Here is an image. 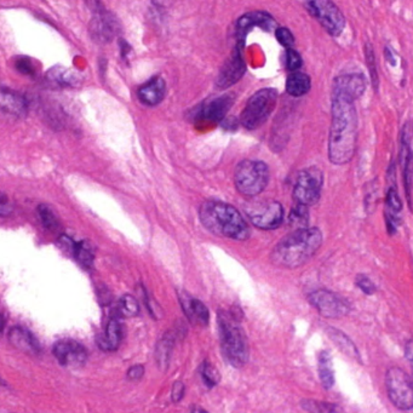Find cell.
I'll return each mask as SVG.
<instances>
[{
	"label": "cell",
	"mask_w": 413,
	"mask_h": 413,
	"mask_svg": "<svg viewBox=\"0 0 413 413\" xmlns=\"http://www.w3.org/2000/svg\"><path fill=\"white\" fill-rule=\"evenodd\" d=\"M355 99L332 93V123L329 130V157L335 165H345L354 157L358 137Z\"/></svg>",
	"instance_id": "obj_1"
},
{
	"label": "cell",
	"mask_w": 413,
	"mask_h": 413,
	"mask_svg": "<svg viewBox=\"0 0 413 413\" xmlns=\"http://www.w3.org/2000/svg\"><path fill=\"white\" fill-rule=\"evenodd\" d=\"M323 244V233L318 228H298L276 244L271 253L274 266L296 269L305 265Z\"/></svg>",
	"instance_id": "obj_2"
},
{
	"label": "cell",
	"mask_w": 413,
	"mask_h": 413,
	"mask_svg": "<svg viewBox=\"0 0 413 413\" xmlns=\"http://www.w3.org/2000/svg\"><path fill=\"white\" fill-rule=\"evenodd\" d=\"M199 218L207 231L233 240L244 241L250 236V228L236 207L216 200H207L199 209Z\"/></svg>",
	"instance_id": "obj_3"
},
{
	"label": "cell",
	"mask_w": 413,
	"mask_h": 413,
	"mask_svg": "<svg viewBox=\"0 0 413 413\" xmlns=\"http://www.w3.org/2000/svg\"><path fill=\"white\" fill-rule=\"evenodd\" d=\"M218 337L222 354L228 364L236 369L244 367L249 361V343L239 321L231 313L218 310L217 313Z\"/></svg>",
	"instance_id": "obj_4"
},
{
	"label": "cell",
	"mask_w": 413,
	"mask_h": 413,
	"mask_svg": "<svg viewBox=\"0 0 413 413\" xmlns=\"http://www.w3.org/2000/svg\"><path fill=\"white\" fill-rule=\"evenodd\" d=\"M269 182V168L260 160H242L238 164L234 173V183L238 192L245 197L261 194Z\"/></svg>",
	"instance_id": "obj_5"
},
{
	"label": "cell",
	"mask_w": 413,
	"mask_h": 413,
	"mask_svg": "<svg viewBox=\"0 0 413 413\" xmlns=\"http://www.w3.org/2000/svg\"><path fill=\"white\" fill-rule=\"evenodd\" d=\"M278 102L276 89H262L252 95L240 115V123L247 130H256L266 123Z\"/></svg>",
	"instance_id": "obj_6"
},
{
	"label": "cell",
	"mask_w": 413,
	"mask_h": 413,
	"mask_svg": "<svg viewBox=\"0 0 413 413\" xmlns=\"http://www.w3.org/2000/svg\"><path fill=\"white\" fill-rule=\"evenodd\" d=\"M305 6L329 35L337 37L345 30V17L332 0H305Z\"/></svg>",
	"instance_id": "obj_7"
},
{
	"label": "cell",
	"mask_w": 413,
	"mask_h": 413,
	"mask_svg": "<svg viewBox=\"0 0 413 413\" xmlns=\"http://www.w3.org/2000/svg\"><path fill=\"white\" fill-rule=\"evenodd\" d=\"M385 385L390 401L401 411L413 408L412 379L403 369L390 367L385 376Z\"/></svg>",
	"instance_id": "obj_8"
},
{
	"label": "cell",
	"mask_w": 413,
	"mask_h": 413,
	"mask_svg": "<svg viewBox=\"0 0 413 413\" xmlns=\"http://www.w3.org/2000/svg\"><path fill=\"white\" fill-rule=\"evenodd\" d=\"M324 184V175L315 166L302 170L296 177L294 199L297 204L311 206L319 202Z\"/></svg>",
	"instance_id": "obj_9"
},
{
	"label": "cell",
	"mask_w": 413,
	"mask_h": 413,
	"mask_svg": "<svg viewBox=\"0 0 413 413\" xmlns=\"http://www.w3.org/2000/svg\"><path fill=\"white\" fill-rule=\"evenodd\" d=\"M245 212L253 226L265 231H271L280 227L285 216L282 205L274 200L251 202L246 205Z\"/></svg>",
	"instance_id": "obj_10"
},
{
	"label": "cell",
	"mask_w": 413,
	"mask_h": 413,
	"mask_svg": "<svg viewBox=\"0 0 413 413\" xmlns=\"http://www.w3.org/2000/svg\"><path fill=\"white\" fill-rule=\"evenodd\" d=\"M308 300L320 315L329 319H340L349 314L352 310L349 302L342 296L324 289L310 292Z\"/></svg>",
	"instance_id": "obj_11"
},
{
	"label": "cell",
	"mask_w": 413,
	"mask_h": 413,
	"mask_svg": "<svg viewBox=\"0 0 413 413\" xmlns=\"http://www.w3.org/2000/svg\"><path fill=\"white\" fill-rule=\"evenodd\" d=\"M252 27H260L266 32H271L276 30V21L271 14L265 11H251L241 16L236 22V43L239 49H242V46L245 44L246 35Z\"/></svg>",
	"instance_id": "obj_12"
},
{
	"label": "cell",
	"mask_w": 413,
	"mask_h": 413,
	"mask_svg": "<svg viewBox=\"0 0 413 413\" xmlns=\"http://www.w3.org/2000/svg\"><path fill=\"white\" fill-rule=\"evenodd\" d=\"M246 72L245 61L241 56V50L236 48L231 57L227 59L226 64L222 66L220 73L217 75L216 86L218 89H229L236 84Z\"/></svg>",
	"instance_id": "obj_13"
},
{
	"label": "cell",
	"mask_w": 413,
	"mask_h": 413,
	"mask_svg": "<svg viewBox=\"0 0 413 413\" xmlns=\"http://www.w3.org/2000/svg\"><path fill=\"white\" fill-rule=\"evenodd\" d=\"M55 358L67 367H80L86 363L88 353L84 347L73 340H62L54 345Z\"/></svg>",
	"instance_id": "obj_14"
},
{
	"label": "cell",
	"mask_w": 413,
	"mask_h": 413,
	"mask_svg": "<svg viewBox=\"0 0 413 413\" xmlns=\"http://www.w3.org/2000/svg\"><path fill=\"white\" fill-rule=\"evenodd\" d=\"M234 99V95L228 94L207 101L199 109L195 120L199 123H220L229 112Z\"/></svg>",
	"instance_id": "obj_15"
},
{
	"label": "cell",
	"mask_w": 413,
	"mask_h": 413,
	"mask_svg": "<svg viewBox=\"0 0 413 413\" xmlns=\"http://www.w3.org/2000/svg\"><path fill=\"white\" fill-rule=\"evenodd\" d=\"M90 35L97 43H109L113 40L118 30V22L112 14L104 9L95 11V16L89 26Z\"/></svg>",
	"instance_id": "obj_16"
},
{
	"label": "cell",
	"mask_w": 413,
	"mask_h": 413,
	"mask_svg": "<svg viewBox=\"0 0 413 413\" xmlns=\"http://www.w3.org/2000/svg\"><path fill=\"white\" fill-rule=\"evenodd\" d=\"M400 162L403 166V182L406 189L408 206L411 209V183H412V148H411V126L410 123L405 124L401 135V147H400Z\"/></svg>",
	"instance_id": "obj_17"
},
{
	"label": "cell",
	"mask_w": 413,
	"mask_h": 413,
	"mask_svg": "<svg viewBox=\"0 0 413 413\" xmlns=\"http://www.w3.org/2000/svg\"><path fill=\"white\" fill-rule=\"evenodd\" d=\"M366 90V80L363 74L349 73L337 77L334 81L332 93L345 95L348 97L356 99L364 94Z\"/></svg>",
	"instance_id": "obj_18"
},
{
	"label": "cell",
	"mask_w": 413,
	"mask_h": 413,
	"mask_svg": "<svg viewBox=\"0 0 413 413\" xmlns=\"http://www.w3.org/2000/svg\"><path fill=\"white\" fill-rule=\"evenodd\" d=\"M384 218H385L389 233L390 234L396 233L398 226L401 224V220H403V202L398 197V189L394 186L389 188L387 195H385Z\"/></svg>",
	"instance_id": "obj_19"
},
{
	"label": "cell",
	"mask_w": 413,
	"mask_h": 413,
	"mask_svg": "<svg viewBox=\"0 0 413 413\" xmlns=\"http://www.w3.org/2000/svg\"><path fill=\"white\" fill-rule=\"evenodd\" d=\"M26 99L19 93L0 86V113L19 118L26 113Z\"/></svg>",
	"instance_id": "obj_20"
},
{
	"label": "cell",
	"mask_w": 413,
	"mask_h": 413,
	"mask_svg": "<svg viewBox=\"0 0 413 413\" xmlns=\"http://www.w3.org/2000/svg\"><path fill=\"white\" fill-rule=\"evenodd\" d=\"M166 95V84L162 77L151 79L138 89V99L149 107H154L162 102Z\"/></svg>",
	"instance_id": "obj_21"
},
{
	"label": "cell",
	"mask_w": 413,
	"mask_h": 413,
	"mask_svg": "<svg viewBox=\"0 0 413 413\" xmlns=\"http://www.w3.org/2000/svg\"><path fill=\"white\" fill-rule=\"evenodd\" d=\"M9 340L11 345L17 349L30 353V354H39V342L37 340L33 334L22 326H15L9 332Z\"/></svg>",
	"instance_id": "obj_22"
},
{
	"label": "cell",
	"mask_w": 413,
	"mask_h": 413,
	"mask_svg": "<svg viewBox=\"0 0 413 413\" xmlns=\"http://www.w3.org/2000/svg\"><path fill=\"white\" fill-rule=\"evenodd\" d=\"M181 303H182L183 309L188 315V318L189 320H192L194 324L202 325V326H206L209 324L210 313L202 300L193 298V297H187V298H181Z\"/></svg>",
	"instance_id": "obj_23"
},
{
	"label": "cell",
	"mask_w": 413,
	"mask_h": 413,
	"mask_svg": "<svg viewBox=\"0 0 413 413\" xmlns=\"http://www.w3.org/2000/svg\"><path fill=\"white\" fill-rule=\"evenodd\" d=\"M123 338V327L118 318H111L104 335L99 338V345L106 350H117Z\"/></svg>",
	"instance_id": "obj_24"
},
{
	"label": "cell",
	"mask_w": 413,
	"mask_h": 413,
	"mask_svg": "<svg viewBox=\"0 0 413 413\" xmlns=\"http://www.w3.org/2000/svg\"><path fill=\"white\" fill-rule=\"evenodd\" d=\"M176 336L173 332H168L162 336V340L157 342V348H155V360H157L159 369L165 371L168 369L173 354V345H175Z\"/></svg>",
	"instance_id": "obj_25"
},
{
	"label": "cell",
	"mask_w": 413,
	"mask_h": 413,
	"mask_svg": "<svg viewBox=\"0 0 413 413\" xmlns=\"http://www.w3.org/2000/svg\"><path fill=\"white\" fill-rule=\"evenodd\" d=\"M311 81L309 75L300 73L296 70L295 73L290 74L286 80V91L294 97H302L309 93Z\"/></svg>",
	"instance_id": "obj_26"
},
{
	"label": "cell",
	"mask_w": 413,
	"mask_h": 413,
	"mask_svg": "<svg viewBox=\"0 0 413 413\" xmlns=\"http://www.w3.org/2000/svg\"><path fill=\"white\" fill-rule=\"evenodd\" d=\"M318 371L323 387L325 389L332 388L335 384V371L332 366V358L327 350H323L318 355Z\"/></svg>",
	"instance_id": "obj_27"
},
{
	"label": "cell",
	"mask_w": 413,
	"mask_h": 413,
	"mask_svg": "<svg viewBox=\"0 0 413 413\" xmlns=\"http://www.w3.org/2000/svg\"><path fill=\"white\" fill-rule=\"evenodd\" d=\"M326 331H327L329 340H332L335 345H337V347L343 353L349 355V356L354 358V359H360L359 352L356 349L354 343L343 332H340V329H332V327H329Z\"/></svg>",
	"instance_id": "obj_28"
},
{
	"label": "cell",
	"mask_w": 413,
	"mask_h": 413,
	"mask_svg": "<svg viewBox=\"0 0 413 413\" xmlns=\"http://www.w3.org/2000/svg\"><path fill=\"white\" fill-rule=\"evenodd\" d=\"M73 253L77 261L86 269H90L94 265V251H93V247L90 246L89 242L80 241L78 244H74Z\"/></svg>",
	"instance_id": "obj_29"
},
{
	"label": "cell",
	"mask_w": 413,
	"mask_h": 413,
	"mask_svg": "<svg viewBox=\"0 0 413 413\" xmlns=\"http://www.w3.org/2000/svg\"><path fill=\"white\" fill-rule=\"evenodd\" d=\"M300 407L307 412L313 413L337 412L340 410L334 403H323V401H316V400H302Z\"/></svg>",
	"instance_id": "obj_30"
},
{
	"label": "cell",
	"mask_w": 413,
	"mask_h": 413,
	"mask_svg": "<svg viewBox=\"0 0 413 413\" xmlns=\"http://www.w3.org/2000/svg\"><path fill=\"white\" fill-rule=\"evenodd\" d=\"M119 313L128 318L137 316L140 314V305L136 298L130 295L123 296L122 300H119Z\"/></svg>",
	"instance_id": "obj_31"
},
{
	"label": "cell",
	"mask_w": 413,
	"mask_h": 413,
	"mask_svg": "<svg viewBox=\"0 0 413 413\" xmlns=\"http://www.w3.org/2000/svg\"><path fill=\"white\" fill-rule=\"evenodd\" d=\"M200 374H202V382L209 388L216 387L217 384L220 383V381H221V376L218 374L216 367L212 366L211 364H209L206 361H204L202 366H200Z\"/></svg>",
	"instance_id": "obj_32"
},
{
	"label": "cell",
	"mask_w": 413,
	"mask_h": 413,
	"mask_svg": "<svg viewBox=\"0 0 413 413\" xmlns=\"http://www.w3.org/2000/svg\"><path fill=\"white\" fill-rule=\"evenodd\" d=\"M38 215H39L40 221L46 229H49V231H57L59 229V220H57V217L55 216L54 212L48 205H39L38 206Z\"/></svg>",
	"instance_id": "obj_33"
},
{
	"label": "cell",
	"mask_w": 413,
	"mask_h": 413,
	"mask_svg": "<svg viewBox=\"0 0 413 413\" xmlns=\"http://www.w3.org/2000/svg\"><path fill=\"white\" fill-rule=\"evenodd\" d=\"M308 206L296 202L290 213V223L298 228H303L308 223Z\"/></svg>",
	"instance_id": "obj_34"
},
{
	"label": "cell",
	"mask_w": 413,
	"mask_h": 413,
	"mask_svg": "<svg viewBox=\"0 0 413 413\" xmlns=\"http://www.w3.org/2000/svg\"><path fill=\"white\" fill-rule=\"evenodd\" d=\"M49 78L59 85H73V81L75 80L73 74L67 70V68H62V67L52 68V70L49 72Z\"/></svg>",
	"instance_id": "obj_35"
},
{
	"label": "cell",
	"mask_w": 413,
	"mask_h": 413,
	"mask_svg": "<svg viewBox=\"0 0 413 413\" xmlns=\"http://www.w3.org/2000/svg\"><path fill=\"white\" fill-rule=\"evenodd\" d=\"M276 37L278 41L286 49H291L295 45V37L291 33V30L285 27L276 28Z\"/></svg>",
	"instance_id": "obj_36"
},
{
	"label": "cell",
	"mask_w": 413,
	"mask_h": 413,
	"mask_svg": "<svg viewBox=\"0 0 413 413\" xmlns=\"http://www.w3.org/2000/svg\"><path fill=\"white\" fill-rule=\"evenodd\" d=\"M302 64H303L302 57L296 50L292 48L286 50V68L291 72H296L302 67Z\"/></svg>",
	"instance_id": "obj_37"
},
{
	"label": "cell",
	"mask_w": 413,
	"mask_h": 413,
	"mask_svg": "<svg viewBox=\"0 0 413 413\" xmlns=\"http://www.w3.org/2000/svg\"><path fill=\"white\" fill-rule=\"evenodd\" d=\"M355 284L359 287L360 290L364 292L365 295H374L376 292V286L374 282L369 280L366 276H358L355 279Z\"/></svg>",
	"instance_id": "obj_38"
},
{
	"label": "cell",
	"mask_w": 413,
	"mask_h": 413,
	"mask_svg": "<svg viewBox=\"0 0 413 413\" xmlns=\"http://www.w3.org/2000/svg\"><path fill=\"white\" fill-rule=\"evenodd\" d=\"M365 56H366V59H367L369 73H371V77H372V80H374V83H376V86H377V81H378V79H377V72H376V62H374V51H372V48H371V45L369 44L366 45Z\"/></svg>",
	"instance_id": "obj_39"
},
{
	"label": "cell",
	"mask_w": 413,
	"mask_h": 413,
	"mask_svg": "<svg viewBox=\"0 0 413 413\" xmlns=\"http://www.w3.org/2000/svg\"><path fill=\"white\" fill-rule=\"evenodd\" d=\"M15 66L17 70L22 74H28L30 75V74L35 73L33 62L30 59H27V57H20V59H16Z\"/></svg>",
	"instance_id": "obj_40"
},
{
	"label": "cell",
	"mask_w": 413,
	"mask_h": 413,
	"mask_svg": "<svg viewBox=\"0 0 413 413\" xmlns=\"http://www.w3.org/2000/svg\"><path fill=\"white\" fill-rule=\"evenodd\" d=\"M12 211H14V206L11 204L10 199L6 194L0 192V217L9 216Z\"/></svg>",
	"instance_id": "obj_41"
},
{
	"label": "cell",
	"mask_w": 413,
	"mask_h": 413,
	"mask_svg": "<svg viewBox=\"0 0 413 413\" xmlns=\"http://www.w3.org/2000/svg\"><path fill=\"white\" fill-rule=\"evenodd\" d=\"M171 396H173V403H178L182 400L184 396V384L182 382H175L173 387V392H171Z\"/></svg>",
	"instance_id": "obj_42"
},
{
	"label": "cell",
	"mask_w": 413,
	"mask_h": 413,
	"mask_svg": "<svg viewBox=\"0 0 413 413\" xmlns=\"http://www.w3.org/2000/svg\"><path fill=\"white\" fill-rule=\"evenodd\" d=\"M143 374H144V367L142 365H135L128 371V379H131V381H138V379L142 378Z\"/></svg>",
	"instance_id": "obj_43"
},
{
	"label": "cell",
	"mask_w": 413,
	"mask_h": 413,
	"mask_svg": "<svg viewBox=\"0 0 413 413\" xmlns=\"http://www.w3.org/2000/svg\"><path fill=\"white\" fill-rule=\"evenodd\" d=\"M405 354H406L408 361L411 363L412 361V342L411 340H408L407 345H405Z\"/></svg>",
	"instance_id": "obj_44"
},
{
	"label": "cell",
	"mask_w": 413,
	"mask_h": 413,
	"mask_svg": "<svg viewBox=\"0 0 413 413\" xmlns=\"http://www.w3.org/2000/svg\"><path fill=\"white\" fill-rule=\"evenodd\" d=\"M4 327H6V320H4V316L0 314V336L3 335Z\"/></svg>",
	"instance_id": "obj_45"
}]
</instances>
